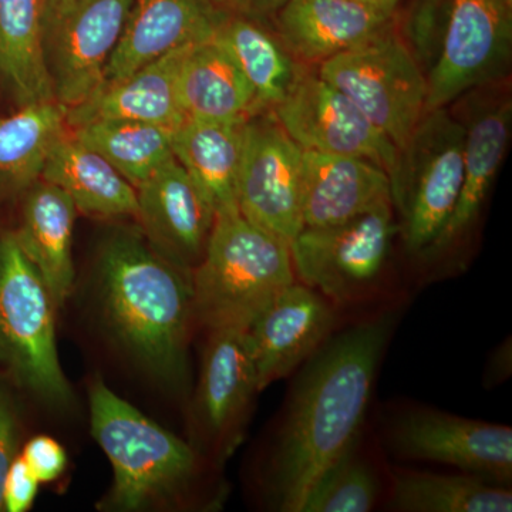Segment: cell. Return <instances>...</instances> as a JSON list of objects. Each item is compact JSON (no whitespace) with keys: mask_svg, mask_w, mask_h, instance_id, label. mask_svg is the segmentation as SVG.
Wrapping results in <instances>:
<instances>
[{"mask_svg":"<svg viewBox=\"0 0 512 512\" xmlns=\"http://www.w3.org/2000/svg\"><path fill=\"white\" fill-rule=\"evenodd\" d=\"M392 328L390 316L367 320L309 359L269 467V494L279 511L302 512L320 477L356 448Z\"/></svg>","mask_w":512,"mask_h":512,"instance_id":"cell-1","label":"cell"},{"mask_svg":"<svg viewBox=\"0 0 512 512\" xmlns=\"http://www.w3.org/2000/svg\"><path fill=\"white\" fill-rule=\"evenodd\" d=\"M97 268L101 312L117 343L157 379L187 382L191 272L154 251L140 228L111 232Z\"/></svg>","mask_w":512,"mask_h":512,"instance_id":"cell-2","label":"cell"},{"mask_svg":"<svg viewBox=\"0 0 512 512\" xmlns=\"http://www.w3.org/2000/svg\"><path fill=\"white\" fill-rule=\"evenodd\" d=\"M89 404L94 440L113 467L101 510L136 512L171 504L190 487L198 471L194 447L138 412L99 377L90 386Z\"/></svg>","mask_w":512,"mask_h":512,"instance_id":"cell-3","label":"cell"},{"mask_svg":"<svg viewBox=\"0 0 512 512\" xmlns=\"http://www.w3.org/2000/svg\"><path fill=\"white\" fill-rule=\"evenodd\" d=\"M191 281L197 322L208 330H247L279 292L296 282L291 248L241 212L218 215Z\"/></svg>","mask_w":512,"mask_h":512,"instance_id":"cell-4","label":"cell"},{"mask_svg":"<svg viewBox=\"0 0 512 512\" xmlns=\"http://www.w3.org/2000/svg\"><path fill=\"white\" fill-rule=\"evenodd\" d=\"M57 305L13 231L0 234V376L46 406L73 403L60 365Z\"/></svg>","mask_w":512,"mask_h":512,"instance_id":"cell-5","label":"cell"},{"mask_svg":"<svg viewBox=\"0 0 512 512\" xmlns=\"http://www.w3.org/2000/svg\"><path fill=\"white\" fill-rule=\"evenodd\" d=\"M464 127L448 107L427 110L390 171V198L407 251L427 255L456 208Z\"/></svg>","mask_w":512,"mask_h":512,"instance_id":"cell-6","label":"cell"},{"mask_svg":"<svg viewBox=\"0 0 512 512\" xmlns=\"http://www.w3.org/2000/svg\"><path fill=\"white\" fill-rule=\"evenodd\" d=\"M326 82L346 94L397 150L427 111V79L396 25L366 45L319 64Z\"/></svg>","mask_w":512,"mask_h":512,"instance_id":"cell-7","label":"cell"},{"mask_svg":"<svg viewBox=\"0 0 512 512\" xmlns=\"http://www.w3.org/2000/svg\"><path fill=\"white\" fill-rule=\"evenodd\" d=\"M396 234L390 200L342 224L303 228L289 244L293 271L329 301H355L379 281Z\"/></svg>","mask_w":512,"mask_h":512,"instance_id":"cell-8","label":"cell"},{"mask_svg":"<svg viewBox=\"0 0 512 512\" xmlns=\"http://www.w3.org/2000/svg\"><path fill=\"white\" fill-rule=\"evenodd\" d=\"M136 0H45L43 53L53 96L69 110L103 83Z\"/></svg>","mask_w":512,"mask_h":512,"instance_id":"cell-9","label":"cell"},{"mask_svg":"<svg viewBox=\"0 0 512 512\" xmlns=\"http://www.w3.org/2000/svg\"><path fill=\"white\" fill-rule=\"evenodd\" d=\"M303 150L272 111L245 121L238 173V210L291 244L303 229Z\"/></svg>","mask_w":512,"mask_h":512,"instance_id":"cell-10","label":"cell"},{"mask_svg":"<svg viewBox=\"0 0 512 512\" xmlns=\"http://www.w3.org/2000/svg\"><path fill=\"white\" fill-rule=\"evenodd\" d=\"M272 113L303 151L365 158L387 175L396 164L397 147L392 141L318 72L303 70Z\"/></svg>","mask_w":512,"mask_h":512,"instance_id":"cell-11","label":"cell"},{"mask_svg":"<svg viewBox=\"0 0 512 512\" xmlns=\"http://www.w3.org/2000/svg\"><path fill=\"white\" fill-rule=\"evenodd\" d=\"M511 47L512 10L501 0H453L443 55L427 77V110L503 80Z\"/></svg>","mask_w":512,"mask_h":512,"instance_id":"cell-12","label":"cell"},{"mask_svg":"<svg viewBox=\"0 0 512 512\" xmlns=\"http://www.w3.org/2000/svg\"><path fill=\"white\" fill-rule=\"evenodd\" d=\"M256 393L247 330H210L192 403V430L202 450L218 457L234 451Z\"/></svg>","mask_w":512,"mask_h":512,"instance_id":"cell-13","label":"cell"},{"mask_svg":"<svg viewBox=\"0 0 512 512\" xmlns=\"http://www.w3.org/2000/svg\"><path fill=\"white\" fill-rule=\"evenodd\" d=\"M454 114L464 127L463 184L456 208L427 255H439L473 229L510 143L511 96L503 82L461 96Z\"/></svg>","mask_w":512,"mask_h":512,"instance_id":"cell-14","label":"cell"},{"mask_svg":"<svg viewBox=\"0 0 512 512\" xmlns=\"http://www.w3.org/2000/svg\"><path fill=\"white\" fill-rule=\"evenodd\" d=\"M393 441L403 456L447 464L490 483H511V427L420 410L400 419Z\"/></svg>","mask_w":512,"mask_h":512,"instance_id":"cell-15","label":"cell"},{"mask_svg":"<svg viewBox=\"0 0 512 512\" xmlns=\"http://www.w3.org/2000/svg\"><path fill=\"white\" fill-rule=\"evenodd\" d=\"M335 322L332 303L311 286L293 282L279 292L247 329L259 393L311 359Z\"/></svg>","mask_w":512,"mask_h":512,"instance_id":"cell-16","label":"cell"},{"mask_svg":"<svg viewBox=\"0 0 512 512\" xmlns=\"http://www.w3.org/2000/svg\"><path fill=\"white\" fill-rule=\"evenodd\" d=\"M140 231L154 251L192 272L204 256L215 212L183 165L170 158L138 185Z\"/></svg>","mask_w":512,"mask_h":512,"instance_id":"cell-17","label":"cell"},{"mask_svg":"<svg viewBox=\"0 0 512 512\" xmlns=\"http://www.w3.org/2000/svg\"><path fill=\"white\" fill-rule=\"evenodd\" d=\"M394 0H288L276 35L296 60L323 63L366 45L396 25Z\"/></svg>","mask_w":512,"mask_h":512,"instance_id":"cell-18","label":"cell"},{"mask_svg":"<svg viewBox=\"0 0 512 512\" xmlns=\"http://www.w3.org/2000/svg\"><path fill=\"white\" fill-rule=\"evenodd\" d=\"M222 15L208 0H136L101 86L126 79L177 47L210 39Z\"/></svg>","mask_w":512,"mask_h":512,"instance_id":"cell-19","label":"cell"},{"mask_svg":"<svg viewBox=\"0 0 512 512\" xmlns=\"http://www.w3.org/2000/svg\"><path fill=\"white\" fill-rule=\"evenodd\" d=\"M195 45L177 47L126 79L103 84L82 104L66 110L67 126L74 128L99 120H130L180 127L187 117L178 97V77L185 57Z\"/></svg>","mask_w":512,"mask_h":512,"instance_id":"cell-20","label":"cell"},{"mask_svg":"<svg viewBox=\"0 0 512 512\" xmlns=\"http://www.w3.org/2000/svg\"><path fill=\"white\" fill-rule=\"evenodd\" d=\"M389 200V175L372 161L303 151V228L342 224Z\"/></svg>","mask_w":512,"mask_h":512,"instance_id":"cell-21","label":"cell"},{"mask_svg":"<svg viewBox=\"0 0 512 512\" xmlns=\"http://www.w3.org/2000/svg\"><path fill=\"white\" fill-rule=\"evenodd\" d=\"M22 194L20 221L13 234L60 308L74 285L72 248L77 208L66 192L42 178Z\"/></svg>","mask_w":512,"mask_h":512,"instance_id":"cell-22","label":"cell"},{"mask_svg":"<svg viewBox=\"0 0 512 512\" xmlns=\"http://www.w3.org/2000/svg\"><path fill=\"white\" fill-rule=\"evenodd\" d=\"M178 97L191 120L244 123L255 116V97L227 50L212 39L192 46L178 77Z\"/></svg>","mask_w":512,"mask_h":512,"instance_id":"cell-23","label":"cell"},{"mask_svg":"<svg viewBox=\"0 0 512 512\" xmlns=\"http://www.w3.org/2000/svg\"><path fill=\"white\" fill-rule=\"evenodd\" d=\"M40 178L66 192L77 211L104 218H137L136 187L73 136L64 134L56 141Z\"/></svg>","mask_w":512,"mask_h":512,"instance_id":"cell-24","label":"cell"},{"mask_svg":"<svg viewBox=\"0 0 512 512\" xmlns=\"http://www.w3.org/2000/svg\"><path fill=\"white\" fill-rule=\"evenodd\" d=\"M244 123L187 119L175 128V160L210 202L215 217L238 210V173Z\"/></svg>","mask_w":512,"mask_h":512,"instance_id":"cell-25","label":"cell"},{"mask_svg":"<svg viewBox=\"0 0 512 512\" xmlns=\"http://www.w3.org/2000/svg\"><path fill=\"white\" fill-rule=\"evenodd\" d=\"M212 39L227 50L244 74L258 114L281 104L305 70L266 23L222 15Z\"/></svg>","mask_w":512,"mask_h":512,"instance_id":"cell-26","label":"cell"},{"mask_svg":"<svg viewBox=\"0 0 512 512\" xmlns=\"http://www.w3.org/2000/svg\"><path fill=\"white\" fill-rule=\"evenodd\" d=\"M45 0H0V79L19 107L56 101L43 53Z\"/></svg>","mask_w":512,"mask_h":512,"instance_id":"cell-27","label":"cell"},{"mask_svg":"<svg viewBox=\"0 0 512 512\" xmlns=\"http://www.w3.org/2000/svg\"><path fill=\"white\" fill-rule=\"evenodd\" d=\"M66 109L57 101L19 107L0 119V200L39 180L49 151L66 134Z\"/></svg>","mask_w":512,"mask_h":512,"instance_id":"cell-28","label":"cell"},{"mask_svg":"<svg viewBox=\"0 0 512 512\" xmlns=\"http://www.w3.org/2000/svg\"><path fill=\"white\" fill-rule=\"evenodd\" d=\"M174 130L140 121L99 120L74 127L72 136L137 188L174 157Z\"/></svg>","mask_w":512,"mask_h":512,"instance_id":"cell-29","label":"cell"},{"mask_svg":"<svg viewBox=\"0 0 512 512\" xmlns=\"http://www.w3.org/2000/svg\"><path fill=\"white\" fill-rule=\"evenodd\" d=\"M390 505L404 512H511L512 493L471 474L402 473Z\"/></svg>","mask_w":512,"mask_h":512,"instance_id":"cell-30","label":"cell"},{"mask_svg":"<svg viewBox=\"0 0 512 512\" xmlns=\"http://www.w3.org/2000/svg\"><path fill=\"white\" fill-rule=\"evenodd\" d=\"M376 498L375 474L353 448L320 477L302 512H367Z\"/></svg>","mask_w":512,"mask_h":512,"instance_id":"cell-31","label":"cell"},{"mask_svg":"<svg viewBox=\"0 0 512 512\" xmlns=\"http://www.w3.org/2000/svg\"><path fill=\"white\" fill-rule=\"evenodd\" d=\"M453 0H413L400 16L396 30L424 76L439 64L446 45Z\"/></svg>","mask_w":512,"mask_h":512,"instance_id":"cell-32","label":"cell"},{"mask_svg":"<svg viewBox=\"0 0 512 512\" xmlns=\"http://www.w3.org/2000/svg\"><path fill=\"white\" fill-rule=\"evenodd\" d=\"M20 457L40 484L53 483L67 467V454L62 444L49 436L30 439Z\"/></svg>","mask_w":512,"mask_h":512,"instance_id":"cell-33","label":"cell"},{"mask_svg":"<svg viewBox=\"0 0 512 512\" xmlns=\"http://www.w3.org/2000/svg\"><path fill=\"white\" fill-rule=\"evenodd\" d=\"M39 481L30 473L20 454L10 464L2 488V507L8 512L30 510L39 493Z\"/></svg>","mask_w":512,"mask_h":512,"instance_id":"cell-34","label":"cell"},{"mask_svg":"<svg viewBox=\"0 0 512 512\" xmlns=\"http://www.w3.org/2000/svg\"><path fill=\"white\" fill-rule=\"evenodd\" d=\"M19 419L15 402L9 392L8 384L0 376V511L2 507V488L10 464L18 456Z\"/></svg>","mask_w":512,"mask_h":512,"instance_id":"cell-35","label":"cell"},{"mask_svg":"<svg viewBox=\"0 0 512 512\" xmlns=\"http://www.w3.org/2000/svg\"><path fill=\"white\" fill-rule=\"evenodd\" d=\"M218 12L224 15L241 16L268 23L288 0H208Z\"/></svg>","mask_w":512,"mask_h":512,"instance_id":"cell-36","label":"cell"},{"mask_svg":"<svg viewBox=\"0 0 512 512\" xmlns=\"http://www.w3.org/2000/svg\"><path fill=\"white\" fill-rule=\"evenodd\" d=\"M508 9L512 10V0H501Z\"/></svg>","mask_w":512,"mask_h":512,"instance_id":"cell-37","label":"cell"},{"mask_svg":"<svg viewBox=\"0 0 512 512\" xmlns=\"http://www.w3.org/2000/svg\"><path fill=\"white\" fill-rule=\"evenodd\" d=\"M394 2H402V0H394Z\"/></svg>","mask_w":512,"mask_h":512,"instance_id":"cell-38","label":"cell"}]
</instances>
